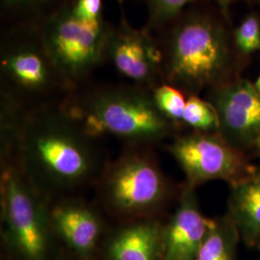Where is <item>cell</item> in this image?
I'll list each match as a JSON object with an SVG mask.
<instances>
[{
    "instance_id": "1",
    "label": "cell",
    "mask_w": 260,
    "mask_h": 260,
    "mask_svg": "<svg viewBox=\"0 0 260 260\" xmlns=\"http://www.w3.org/2000/svg\"><path fill=\"white\" fill-rule=\"evenodd\" d=\"M96 140L66 109L49 104L25 112L2 164H12L47 203L94 186L106 161Z\"/></svg>"
},
{
    "instance_id": "2",
    "label": "cell",
    "mask_w": 260,
    "mask_h": 260,
    "mask_svg": "<svg viewBox=\"0 0 260 260\" xmlns=\"http://www.w3.org/2000/svg\"><path fill=\"white\" fill-rule=\"evenodd\" d=\"M95 138L113 137L125 146L153 147L173 129L155 105L152 91L138 85L104 86L64 105Z\"/></svg>"
},
{
    "instance_id": "3",
    "label": "cell",
    "mask_w": 260,
    "mask_h": 260,
    "mask_svg": "<svg viewBox=\"0 0 260 260\" xmlns=\"http://www.w3.org/2000/svg\"><path fill=\"white\" fill-rule=\"evenodd\" d=\"M149 146H125L98 178L95 203L119 223L160 218L170 185Z\"/></svg>"
},
{
    "instance_id": "4",
    "label": "cell",
    "mask_w": 260,
    "mask_h": 260,
    "mask_svg": "<svg viewBox=\"0 0 260 260\" xmlns=\"http://www.w3.org/2000/svg\"><path fill=\"white\" fill-rule=\"evenodd\" d=\"M228 63L223 30L205 18L188 19L175 30L162 74L173 86L196 91L213 84Z\"/></svg>"
},
{
    "instance_id": "5",
    "label": "cell",
    "mask_w": 260,
    "mask_h": 260,
    "mask_svg": "<svg viewBox=\"0 0 260 260\" xmlns=\"http://www.w3.org/2000/svg\"><path fill=\"white\" fill-rule=\"evenodd\" d=\"M0 212L5 240L25 260H45L53 233L47 203L12 164H2Z\"/></svg>"
},
{
    "instance_id": "6",
    "label": "cell",
    "mask_w": 260,
    "mask_h": 260,
    "mask_svg": "<svg viewBox=\"0 0 260 260\" xmlns=\"http://www.w3.org/2000/svg\"><path fill=\"white\" fill-rule=\"evenodd\" d=\"M109 28L103 19L93 22L77 19L71 4L42 20L39 29L47 52L71 89L105 60Z\"/></svg>"
},
{
    "instance_id": "7",
    "label": "cell",
    "mask_w": 260,
    "mask_h": 260,
    "mask_svg": "<svg viewBox=\"0 0 260 260\" xmlns=\"http://www.w3.org/2000/svg\"><path fill=\"white\" fill-rule=\"evenodd\" d=\"M31 30L19 29L1 47L0 70L5 84L2 93L19 104L22 98H45L71 89L48 54L39 27Z\"/></svg>"
},
{
    "instance_id": "8",
    "label": "cell",
    "mask_w": 260,
    "mask_h": 260,
    "mask_svg": "<svg viewBox=\"0 0 260 260\" xmlns=\"http://www.w3.org/2000/svg\"><path fill=\"white\" fill-rule=\"evenodd\" d=\"M168 150L182 169L187 185L192 188L213 180L232 184L254 168L245 160L243 151L235 149L218 132L195 130L177 136Z\"/></svg>"
},
{
    "instance_id": "9",
    "label": "cell",
    "mask_w": 260,
    "mask_h": 260,
    "mask_svg": "<svg viewBox=\"0 0 260 260\" xmlns=\"http://www.w3.org/2000/svg\"><path fill=\"white\" fill-rule=\"evenodd\" d=\"M105 60L135 85L153 91L162 76V53L149 30L132 27L121 20L109 28L105 45Z\"/></svg>"
},
{
    "instance_id": "10",
    "label": "cell",
    "mask_w": 260,
    "mask_h": 260,
    "mask_svg": "<svg viewBox=\"0 0 260 260\" xmlns=\"http://www.w3.org/2000/svg\"><path fill=\"white\" fill-rule=\"evenodd\" d=\"M220 126L218 133L239 150L255 148L260 138V94L248 80L218 89L211 102Z\"/></svg>"
},
{
    "instance_id": "11",
    "label": "cell",
    "mask_w": 260,
    "mask_h": 260,
    "mask_svg": "<svg viewBox=\"0 0 260 260\" xmlns=\"http://www.w3.org/2000/svg\"><path fill=\"white\" fill-rule=\"evenodd\" d=\"M53 233L80 255L95 249L105 226L104 214L96 203L80 195L72 196L48 204Z\"/></svg>"
},
{
    "instance_id": "12",
    "label": "cell",
    "mask_w": 260,
    "mask_h": 260,
    "mask_svg": "<svg viewBox=\"0 0 260 260\" xmlns=\"http://www.w3.org/2000/svg\"><path fill=\"white\" fill-rule=\"evenodd\" d=\"M211 223L201 211L195 188L186 185L163 228L162 260H196Z\"/></svg>"
},
{
    "instance_id": "13",
    "label": "cell",
    "mask_w": 260,
    "mask_h": 260,
    "mask_svg": "<svg viewBox=\"0 0 260 260\" xmlns=\"http://www.w3.org/2000/svg\"><path fill=\"white\" fill-rule=\"evenodd\" d=\"M163 228L159 218L120 223L107 252L110 260H162Z\"/></svg>"
},
{
    "instance_id": "14",
    "label": "cell",
    "mask_w": 260,
    "mask_h": 260,
    "mask_svg": "<svg viewBox=\"0 0 260 260\" xmlns=\"http://www.w3.org/2000/svg\"><path fill=\"white\" fill-rule=\"evenodd\" d=\"M240 238L249 246L260 242V167L231 184L229 213Z\"/></svg>"
},
{
    "instance_id": "15",
    "label": "cell",
    "mask_w": 260,
    "mask_h": 260,
    "mask_svg": "<svg viewBox=\"0 0 260 260\" xmlns=\"http://www.w3.org/2000/svg\"><path fill=\"white\" fill-rule=\"evenodd\" d=\"M239 232L226 215L212 220L196 260H234Z\"/></svg>"
},
{
    "instance_id": "16",
    "label": "cell",
    "mask_w": 260,
    "mask_h": 260,
    "mask_svg": "<svg viewBox=\"0 0 260 260\" xmlns=\"http://www.w3.org/2000/svg\"><path fill=\"white\" fill-rule=\"evenodd\" d=\"M182 121L196 131L218 132L220 121L213 104L205 102L196 94L190 95L186 101Z\"/></svg>"
},
{
    "instance_id": "17",
    "label": "cell",
    "mask_w": 260,
    "mask_h": 260,
    "mask_svg": "<svg viewBox=\"0 0 260 260\" xmlns=\"http://www.w3.org/2000/svg\"><path fill=\"white\" fill-rule=\"evenodd\" d=\"M152 96L155 105L170 121H182L186 101L180 90L170 84L159 85L153 91Z\"/></svg>"
},
{
    "instance_id": "18",
    "label": "cell",
    "mask_w": 260,
    "mask_h": 260,
    "mask_svg": "<svg viewBox=\"0 0 260 260\" xmlns=\"http://www.w3.org/2000/svg\"><path fill=\"white\" fill-rule=\"evenodd\" d=\"M68 4H70L68 0H1L2 9L7 12L32 15L39 18L45 13H48L49 17Z\"/></svg>"
},
{
    "instance_id": "19",
    "label": "cell",
    "mask_w": 260,
    "mask_h": 260,
    "mask_svg": "<svg viewBox=\"0 0 260 260\" xmlns=\"http://www.w3.org/2000/svg\"><path fill=\"white\" fill-rule=\"evenodd\" d=\"M149 9L148 28L158 27L175 18L190 2L195 0H147Z\"/></svg>"
},
{
    "instance_id": "20",
    "label": "cell",
    "mask_w": 260,
    "mask_h": 260,
    "mask_svg": "<svg viewBox=\"0 0 260 260\" xmlns=\"http://www.w3.org/2000/svg\"><path fill=\"white\" fill-rule=\"evenodd\" d=\"M235 42L243 53L260 50V22L256 17L249 16L242 21L235 31Z\"/></svg>"
},
{
    "instance_id": "21",
    "label": "cell",
    "mask_w": 260,
    "mask_h": 260,
    "mask_svg": "<svg viewBox=\"0 0 260 260\" xmlns=\"http://www.w3.org/2000/svg\"><path fill=\"white\" fill-rule=\"evenodd\" d=\"M71 8L75 17L83 21L103 19V0H74Z\"/></svg>"
},
{
    "instance_id": "22",
    "label": "cell",
    "mask_w": 260,
    "mask_h": 260,
    "mask_svg": "<svg viewBox=\"0 0 260 260\" xmlns=\"http://www.w3.org/2000/svg\"><path fill=\"white\" fill-rule=\"evenodd\" d=\"M253 85H254V88H255V90L257 91V93L260 94V75L258 76V78L256 79V81L254 82Z\"/></svg>"
},
{
    "instance_id": "23",
    "label": "cell",
    "mask_w": 260,
    "mask_h": 260,
    "mask_svg": "<svg viewBox=\"0 0 260 260\" xmlns=\"http://www.w3.org/2000/svg\"><path fill=\"white\" fill-rule=\"evenodd\" d=\"M220 1V4L223 6V7H225V6H228L233 0H219Z\"/></svg>"
},
{
    "instance_id": "24",
    "label": "cell",
    "mask_w": 260,
    "mask_h": 260,
    "mask_svg": "<svg viewBox=\"0 0 260 260\" xmlns=\"http://www.w3.org/2000/svg\"><path fill=\"white\" fill-rule=\"evenodd\" d=\"M254 149H256V151H257V153H258V155H259L260 157V138L258 141H257V143H256V145H255V148Z\"/></svg>"
},
{
    "instance_id": "25",
    "label": "cell",
    "mask_w": 260,
    "mask_h": 260,
    "mask_svg": "<svg viewBox=\"0 0 260 260\" xmlns=\"http://www.w3.org/2000/svg\"><path fill=\"white\" fill-rule=\"evenodd\" d=\"M117 1H118L119 3H122V2H123V1H125V0H117Z\"/></svg>"
}]
</instances>
